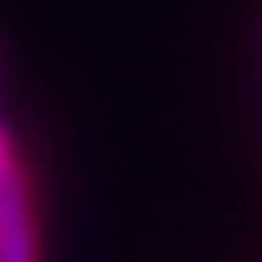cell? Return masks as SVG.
Wrapping results in <instances>:
<instances>
[{
  "instance_id": "1",
  "label": "cell",
  "mask_w": 262,
  "mask_h": 262,
  "mask_svg": "<svg viewBox=\"0 0 262 262\" xmlns=\"http://www.w3.org/2000/svg\"><path fill=\"white\" fill-rule=\"evenodd\" d=\"M18 170H14V161H9V143H5V134H0V184L5 180H14Z\"/></svg>"
}]
</instances>
